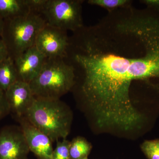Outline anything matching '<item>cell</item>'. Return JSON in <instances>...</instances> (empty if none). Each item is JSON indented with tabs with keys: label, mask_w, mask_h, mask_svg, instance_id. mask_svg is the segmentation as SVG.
Returning <instances> with one entry per match:
<instances>
[{
	"label": "cell",
	"mask_w": 159,
	"mask_h": 159,
	"mask_svg": "<svg viewBox=\"0 0 159 159\" xmlns=\"http://www.w3.org/2000/svg\"><path fill=\"white\" fill-rule=\"evenodd\" d=\"M89 159L88 158H86V159Z\"/></svg>",
	"instance_id": "21"
},
{
	"label": "cell",
	"mask_w": 159,
	"mask_h": 159,
	"mask_svg": "<svg viewBox=\"0 0 159 159\" xmlns=\"http://www.w3.org/2000/svg\"><path fill=\"white\" fill-rule=\"evenodd\" d=\"M140 2L145 5L146 8L159 11V0H142Z\"/></svg>",
	"instance_id": "18"
},
{
	"label": "cell",
	"mask_w": 159,
	"mask_h": 159,
	"mask_svg": "<svg viewBox=\"0 0 159 159\" xmlns=\"http://www.w3.org/2000/svg\"><path fill=\"white\" fill-rule=\"evenodd\" d=\"M29 152L20 127H7L0 131V159H29Z\"/></svg>",
	"instance_id": "7"
},
{
	"label": "cell",
	"mask_w": 159,
	"mask_h": 159,
	"mask_svg": "<svg viewBox=\"0 0 159 159\" xmlns=\"http://www.w3.org/2000/svg\"><path fill=\"white\" fill-rule=\"evenodd\" d=\"M83 0H46L39 13L46 24L63 31L74 32L84 26Z\"/></svg>",
	"instance_id": "5"
},
{
	"label": "cell",
	"mask_w": 159,
	"mask_h": 159,
	"mask_svg": "<svg viewBox=\"0 0 159 159\" xmlns=\"http://www.w3.org/2000/svg\"><path fill=\"white\" fill-rule=\"evenodd\" d=\"M69 37L67 31L46 24L38 34L34 46L46 58H64Z\"/></svg>",
	"instance_id": "6"
},
{
	"label": "cell",
	"mask_w": 159,
	"mask_h": 159,
	"mask_svg": "<svg viewBox=\"0 0 159 159\" xmlns=\"http://www.w3.org/2000/svg\"><path fill=\"white\" fill-rule=\"evenodd\" d=\"M17 119L30 152H33L38 159H52L53 142L49 137L25 117Z\"/></svg>",
	"instance_id": "9"
},
{
	"label": "cell",
	"mask_w": 159,
	"mask_h": 159,
	"mask_svg": "<svg viewBox=\"0 0 159 159\" xmlns=\"http://www.w3.org/2000/svg\"><path fill=\"white\" fill-rule=\"evenodd\" d=\"M56 147L53 150L52 159H70V142L66 139L57 141Z\"/></svg>",
	"instance_id": "16"
},
{
	"label": "cell",
	"mask_w": 159,
	"mask_h": 159,
	"mask_svg": "<svg viewBox=\"0 0 159 159\" xmlns=\"http://www.w3.org/2000/svg\"><path fill=\"white\" fill-rule=\"evenodd\" d=\"M4 20L0 17V36L2 31L3 27H4Z\"/></svg>",
	"instance_id": "20"
},
{
	"label": "cell",
	"mask_w": 159,
	"mask_h": 159,
	"mask_svg": "<svg viewBox=\"0 0 159 159\" xmlns=\"http://www.w3.org/2000/svg\"><path fill=\"white\" fill-rule=\"evenodd\" d=\"M46 58L34 46L16 57L13 60L18 80L30 83L41 70Z\"/></svg>",
	"instance_id": "10"
},
{
	"label": "cell",
	"mask_w": 159,
	"mask_h": 159,
	"mask_svg": "<svg viewBox=\"0 0 159 159\" xmlns=\"http://www.w3.org/2000/svg\"><path fill=\"white\" fill-rule=\"evenodd\" d=\"M18 80L14 60L9 56L0 62V89L5 92Z\"/></svg>",
	"instance_id": "12"
},
{
	"label": "cell",
	"mask_w": 159,
	"mask_h": 159,
	"mask_svg": "<svg viewBox=\"0 0 159 159\" xmlns=\"http://www.w3.org/2000/svg\"><path fill=\"white\" fill-rule=\"evenodd\" d=\"M92 149V145L84 138L77 137L70 142V159L88 158Z\"/></svg>",
	"instance_id": "13"
},
{
	"label": "cell",
	"mask_w": 159,
	"mask_h": 159,
	"mask_svg": "<svg viewBox=\"0 0 159 159\" xmlns=\"http://www.w3.org/2000/svg\"><path fill=\"white\" fill-rule=\"evenodd\" d=\"M10 113L6 101L5 92L0 89V119Z\"/></svg>",
	"instance_id": "17"
},
{
	"label": "cell",
	"mask_w": 159,
	"mask_h": 159,
	"mask_svg": "<svg viewBox=\"0 0 159 159\" xmlns=\"http://www.w3.org/2000/svg\"><path fill=\"white\" fill-rule=\"evenodd\" d=\"M9 111L17 119L24 117L35 99L28 83L18 80L5 92Z\"/></svg>",
	"instance_id": "8"
},
{
	"label": "cell",
	"mask_w": 159,
	"mask_h": 159,
	"mask_svg": "<svg viewBox=\"0 0 159 159\" xmlns=\"http://www.w3.org/2000/svg\"><path fill=\"white\" fill-rule=\"evenodd\" d=\"M74 68L64 58H46L41 70L29 85L35 98L60 99L73 90Z\"/></svg>",
	"instance_id": "3"
},
{
	"label": "cell",
	"mask_w": 159,
	"mask_h": 159,
	"mask_svg": "<svg viewBox=\"0 0 159 159\" xmlns=\"http://www.w3.org/2000/svg\"><path fill=\"white\" fill-rule=\"evenodd\" d=\"M9 57L8 51L5 44L0 38V62Z\"/></svg>",
	"instance_id": "19"
},
{
	"label": "cell",
	"mask_w": 159,
	"mask_h": 159,
	"mask_svg": "<svg viewBox=\"0 0 159 159\" xmlns=\"http://www.w3.org/2000/svg\"><path fill=\"white\" fill-rule=\"evenodd\" d=\"M46 24L41 15L33 11L23 16L4 20L0 38L9 57L14 60L34 46L38 34Z\"/></svg>",
	"instance_id": "4"
},
{
	"label": "cell",
	"mask_w": 159,
	"mask_h": 159,
	"mask_svg": "<svg viewBox=\"0 0 159 159\" xmlns=\"http://www.w3.org/2000/svg\"><path fill=\"white\" fill-rule=\"evenodd\" d=\"M74 68L72 90L103 131L141 129L138 88L159 93V11L132 6L109 12L73 32L64 57Z\"/></svg>",
	"instance_id": "1"
},
{
	"label": "cell",
	"mask_w": 159,
	"mask_h": 159,
	"mask_svg": "<svg viewBox=\"0 0 159 159\" xmlns=\"http://www.w3.org/2000/svg\"><path fill=\"white\" fill-rule=\"evenodd\" d=\"M32 11L29 0H0V17L4 20L26 15Z\"/></svg>",
	"instance_id": "11"
},
{
	"label": "cell",
	"mask_w": 159,
	"mask_h": 159,
	"mask_svg": "<svg viewBox=\"0 0 159 159\" xmlns=\"http://www.w3.org/2000/svg\"><path fill=\"white\" fill-rule=\"evenodd\" d=\"M131 0H88L87 3L92 6H98L106 9L109 12L132 6Z\"/></svg>",
	"instance_id": "14"
},
{
	"label": "cell",
	"mask_w": 159,
	"mask_h": 159,
	"mask_svg": "<svg viewBox=\"0 0 159 159\" xmlns=\"http://www.w3.org/2000/svg\"><path fill=\"white\" fill-rule=\"evenodd\" d=\"M24 117L52 142L66 139L70 133L72 112L60 99L35 98Z\"/></svg>",
	"instance_id": "2"
},
{
	"label": "cell",
	"mask_w": 159,
	"mask_h": 159,
	"mask_svg": "<svg viewBox=\"0 0 159 159\" xmlns=\"http://www.w3.org/2000/svg\"><path fill=\"white\" fill-rule=\"evenodd\" d=\"M141 148L147 159H159V139L144 141Z\"/></svg>",
	"instance_id": "15"
}]
</instances>
